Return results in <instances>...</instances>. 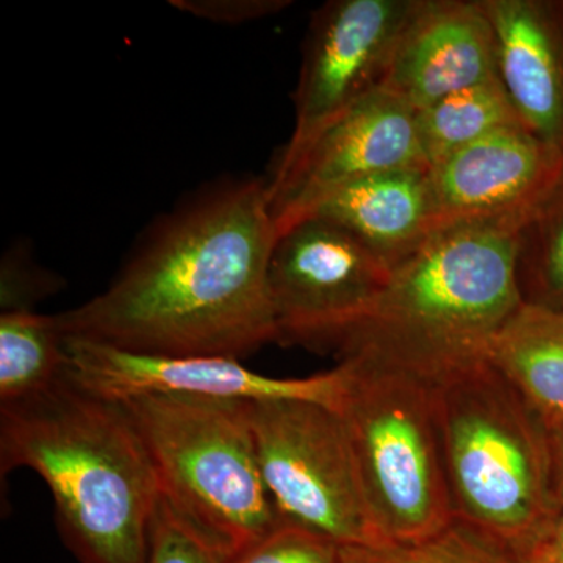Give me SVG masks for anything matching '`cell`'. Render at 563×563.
<instances>
[{"mask_svg":"<svg viewBox=\"0 0 563 563\" xmlns=\"http://www.w3.org/2000/svg\"><path fill=\"white\" fill-rule=\"evenodd\" d=\"M525 302L563 307V184L521 235Z\"/></svg>","mask_w":563,"mask_h":563,"instance_id":"cell-20","label":"cell"},{"mask_svg":"<svg viewBox=\"0 0 563 563\" xmlns=\"http://www.w3.org/2000/svg\"><path fill=\"white\" fill-rule=\"evenodd\" d=\"M343 422L366 510L383 542L455 523L432 385L363 354L340 358Z\"/></svg>","mask_w":563,"mask_h":563,"instance_id":"cell-6","label":"cell"},{"mask_svg":"<svg viewBox=\"0 0 563 563\" xmlns=\"http://www.w3.org/2000/svg\"><path fill=\"white\" fill-rule=\"evenodd\" d=\"M391 266L350 232L307 218L277 236L268 272L277 343L340 354Z\"/></svg>","mask_w":563,"mask_h":563,"instance_id":"cell-8","label":"cell"},{"mask_svg":"<svg viewBox=\"0 0 563 563\" xmlns=\"http://www.w3.org/2000/svg\"><path fill=\"white\" fill-rule=\"evenodd\" d=\"M31 468L47 484L55 521L79 563H147L161 488L120 402L68 379L0 407V472Z\"/></svg>","mask_w":563,"mask_h":563,"instance_id":"cell-2","label":"cell"},{"mask_svg":"<svg viewBox=\"0 0 563 563\" xmlns=\"http://www.w3.org/2000/svg\"><path fill=\"white\" fill-rule=\"evenodd\" d=\"M496 76L495 35L483 2L420 0L380 88L420 111Z\"/></svg>","mask_w":563,"mask_h":563,"instance_id":"cell-13","label":"cell"},{"mask_svg":"<svg viewBox=\"0 0 563 563\" xmlns=\"http://www.w3.org/2000/svg\"><path fill=\"white\" fill-rule=\"evenodd\" d=\"M65 335L57 320L33 310L0 317V407L43 395L65 379Z\"/></svg>","mask_w":563,"mask_h":563,"instance_id":"cell-17","label":"cell"},{"mask_svg":"<svg viewBox=\"0 0 563 563\" xmlns=\"http://www.w3.org/2000/svg\"><path fill=\"white\" fill-rule=\"evenodd\" d=\"M429 184L433 235L483 224L525 232L563 184V152L512 125L437 163Z\"/></svg>","mask_w":563,"mask_h":563,"instance_id":"cell-12","label":"cell"},{"mask_svg":"<svg viewBox=\"0 0 563 563\" xmlns=\"http://www.w3.org/2000/svg\"><path fill=\"white\" fill-rule=\"evenodd\" d=\"M340 558L342 544L310 529L282 521L229 563H340Z\"/></svg>","mask_w":563,"mask_h":563,"instance_id":"cell-21","label":"cell"},{"mask_svg":"<svg viewBox=\"0 0 563 563\" xmlns=\"http://www.w3.org/2000/svg\"><path fill=\"white\" fill-rule=\"evenodd\" d=\"M340 563H521L483 537L453 523L417 542L342 544Z\"/></svg>","mask_w":563,"mask_h":563,"instance_id":"cell-19","label":"cell"},{"mask_svg":"<svg viewBox=\"0 0 563 563\" xmlns=\"http://www.w3.org/2000/svg\"><path fill=\"white\" fill-rule=\"evenodd\" d=\"M550 432L551 472L559 507H563V428Z\"/></svg>","mask_w":563,"mask_h":563,"instance_id":"cell-25","label":"cell"},{"mask_svg":"<svg viewBox=\"0 0 563 563\" xmlns=\"http://www.w3.org/2000/svg\"><path fill=\"white\" fill-rule=\"evenodd\" d=\"M496 70L528 131L563 152V2L481 0Z\"/></svg>","mask_w":563,"mask_h":563,"instance_id":"cell-14","label":"cell"},{"mask_svg":"<svg viewBox=\"0 0 563 563\" xmlns=\"http://www.w3.org/2000/svg\"><path fill=\"white\" fill-rule=\"evenodd\" d=\"M418 5L420 0H333L314 11L295 91V129L279 163L292 161L322 129L383 87Z\"/></svg>","mask_w":563,"mask_h":563,"instance_id":"cell-9","label":"cell"},{"mask_svg":"<svg viewBox=\"0 0 563 563\" xmlns=\"http://www.w3.org/2000/svg\"><path fill=\"white\" fill-rule=\"evenodd\" d=\"M263 484L285 523L339 544L380 543L340 415L295 399L247 401Z\"/></svg>","mask_w":563,"mask_h":563,"instance_id":"cell-7","label":"cell"},{"mask_svg":"<svg viewBox=\"0 0 563 563\" xmlns=\"http://www.w3.org/2000/svg\"><path fill=\"white\" fill-rule=\"evenodd\" d=\"M487 361L548 431L563 428V307L525 302L492 340Z\"/></svg>","mask_w":563,"mask_h":563,"instance_id":"cell-16","label":"cell"},{"mask_svg":"<svg viewBox=\"0 0 563 563\" xmlns=\"http://www.w3.org/2000/svg\"><path fill=\"white\" fill-rule=\"evenodd\" d=\"M307 218L339 225L393 268L433 235L429 169H401L352 181L314 203L296 222Z\"/></svg>","mask_w":563,"mask_h":563,"instance_id":"cell-15","label":"cell"},{"mask_svg":"<svg viewBox=\"0 0 563 563\" xmlns=\"http://www.w3.org/2000/svg\"><path fill=\"white\" fill-rule=\"evenodd\" d=\"M523 231L463 225L435 233L393 266L340 357L363 354L435 384L487 358L496 333L525 303Z\"/></svg>","mask_w":563,"mask_h":563,"instance_id":"cell-3","label":"cell"},{"mask_svg":"<svg viewBox=\"0 0 563 563\" xmlns=\"http://www.w3.org/2000/svg\"><path fill=\"white\" fill-rule=\"evenodd\" d=\"M66 379L111 402L143 396L272 401L295 399L336 410L344 387L342 365L309 377H273L231 357L140 354L65 336Z\"/></svg>","mask_w":563,"mask_h":563,"instance_id":"cell-10","label":"cell"},{"mask_svg":"<svg viewBox=\"0 0 563 563\" xmlns=\"http://www.w3.org/2000/svg\"><path fill=\"white\" fill-rule=\"evenodd\" d=\"M432 395L455 523L523 563L561 509L550 432L487 358Z\"/></svg>","mask_w":563,"mask_h":563,"instance_id":"cell-4","label":"cell"},{"mask_svg":"<svg viewBox=\"0 0 563 563\" xmlns=\"http://www.w3.org/2000/svg\"><path fill=\"white\" fill-rule=\"evenodd\" d=\"M512 125L523 122L498 76L417 111L418 140L429 169L477 140Z\"/></svg>","mask_w":563,"mask_h":563,"instance_id":"cell-18","label":"cell"},{"mask_svg":"<svg viewBox=\"0 0 563 563\" xmlns=\"http://www.w3.org/2000/svg\"><path fill=\"white\" fill-rule=\"evenodd\" d=\"M523 563H563V507Z\"/></svg>","mask_w":563,"mask_h":563,"instance_id":"cell-24","label":"cell"},{"mask_svg":"<svg viewBox=\"0 0 563 563\" xmlns=\"http://www.w3.org/2000/svg\"><path fill=\"white\" fill-rule=\"evenodd\" d=\"M147 563H229V559L161 498Z\"/></svg>","mask_w":563,"mask_h":563,"instance_id":"cell-22","label":"cell"},{"mask_svg":"<svg viewBox=\"0 0 563 563\" xmlns=\"http://www.w3.org/2000/svg\"><path fill=\"white\" fill-rule=\"evenodd\" d=\"M174 9L221 24H243L287 9L284 0H172Z\"/></svg>","mask_w":563,"mask_h":563,"instance_id":"cell-23","label":"cell"},{"mask_svg":"<svg viewBox=\"0 0 563 563\" xmlns=\"http://www.w3.org/2000/svg\"><path fill=\"white\" fill-rule=\"evenodd\" d=\"M429 169L417 131V111L379 88L322 129L268 180L277 236L310 207L374 174Z\"/></svg>","mask_w":563,"mask_h":563,"instance_id":"cell-11","label":"cell"},{"mask_svg":"<svg viewBox=\"0 0 563 563\" xmlns=\"http://www.w3.org/2000/svg\"><path fill=\"white\" fill-rule=\"evenodd\" d=\"M268 180L211 184L155 221L109 287L55 314L65 336L140 354L240 358L277 342Z\"/></svg>","mask_w":563,"mask_h":563,"instance_id":"cell-1","label":"cell"},{"mask_svg":"<svg viewBox=\"0 0 563 563\" xmlns=\"http://www.w3.org/2000/svg\"><path fill=\"white\" fill-rule=\"evenodd\" d=\"M120 404L162 498L229 561L282 523L263 484L247 401L143 396Z\"/></svg>","mask_w":563,"mask_h":563,"instance_id":"cell-5","label":"cell"}]
</instances>
